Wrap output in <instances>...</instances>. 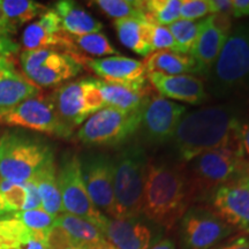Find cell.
<instances>
[{"instance_id": "obj_1", "label": "cell", "mask_w": 249, "mask_h": 249, "mask_svg": "<svg viewBox=\"0 0 249 249\" xmlns=\"http://www.w3.org/2000/svg\"><path fill=\"white\" fill-rule=\"evenodd\" d=\"M233 105H218L191 112L180 121L174 145L180 160L189 163L204 152L225 147H236L240 126Z\"/></svg>"}, {"instance_id": "obj_2", "label": "cell", "mask_w": 249, "mask_h": 249, "mask_svg": "<svg viewBox=\"0 0 249 249\" xmlns=\"http://www.w3.org/2000/svg\"><path fill=\"white\" fill-rule=\"evenodd\" d=\"M192 201L187 171L182 165L148 161L142 213L148 219L172 230Z\"/></svg>"}, {"instance_id": "obj_3", "label": "cell", "mask_w": 249, "mask_h": 249, "mask_svg": "<svg viewBox=\"0 0 249 249\" xmlns=\"http://www.w3.org/2000/svg\"><path fill=\"white\" fill-rule=\"evenodd\" d=\"M207 76L217 98L249 96V35L245 24L230 33Z\"/></svg>"}, {"instance_id": "obj_4", "label": "cell", "mask_w": 249, "mask_h": 249, "mask_svg": "<svg viewBox=\"0 0 249 249\" xmlns=\"http://www.w3.org/2000/svg\"><path fill=\"white\" fill-rule=\"evenodd\" d=\"M148 161L139 144L124 148L112 158L114 218H138L142 213Z\"/></svg>"}, {"instance_id": "obj_5", "label": "cell", "mask_w": 249, "mask_h": 249, "mask_svg": "<svg viewBox=\"0 0 249 249\" xmlns=\"http://www.w3.org/2000/svg\"><path fill=\"white\" fill-rule=\"evenodd\" d=\"M249 172L240 145L214 149L194 158L187 172L192 200L213 195L218 187Z\"/></svg>"}, {"instance_id": "obj_6", "label": "cell", "mask_w": 249, "mask_h": 249, "mask_svg": "<svg viewBox=\"0 0 249 249\" xmlns=\"http://www.w3.org/2000/svg\"><path fill=\"white\" fill-rule=\"evenodd\" d=\"M53 156L45 141L22 129L0 135V179L27 182Z\"/></svg>"}, {"instance_id": "obj_7", "label": "cell", "mask_w": 249, "mask_h": 249, "mask_svg": "<svg viewBox=\"0 0 249 249\" xmlns=\"http://www.w3.org/2000/svg\"><path fill=\"white\" fill-rule=\"evenodd\" d=\"M141 107L130 112L110 107L102 108L82 124L77 132V139L89 147L120 144L139 130Z\"/></svg>"}, {"instance_id": "obj_8", "label": "cell", "mask_w": 249, "mask_h": 249, "mask_svg": "<svg viewBox=\"0 0 249 249\" xmlns=\"http://www.w3.org/2000/svg\"><path fill=\"white\" fill-rule=\"evenodd\" d=\"M1 126L23 128L67 139L73 134L59 117L51 97L28 98L12 107L0 108Z\"/></svg>"}, {"instance_id": "obj_9", "label": "cell", "mask_w": 249, "mask_h": 249, "mask_svg": "<svg viewBox=\"0 0 249 249\" xmlns=\"http://www.w3.org/2000/svg\"><path fill=\"white\" fill-rule=\"evenodd\" d=\"M57 176L64 213L83 218L101 230L107 216L90 200L81 172L80 156L76 152L66 151L62 155Z\"/></svg>"}, {"instance_id": "obj_10", "label": "cell", "mask_w": 249, "mask_h": 249, "mask_svg": "<svg viewBox=\"0 0 249 249\" xmlns=\"http://www.w3.org/2000/svg\"><path fill=\"white\" fill-rule=\"evenodd\" d=\"M50 97L60 119L73 132L92 114L107 107L96 79L92 77L65 83Z\"/></svg>"}, {"instance_id": "obj_11", "label": "cell", "mask_w": 249, "mask_h": 249, "mask_svg": "<svg viewBox=\"0 0 249 249\" xmlns=\"http://www.w3.org/2000/svg\"><path fill=\"white\" fill-rule=\"evenodd\" d=\"M234 231L213 210L204 207L189 208L180 222L181 239L187 249H213Z\"/></svg>"}, {"instance_id": "obj_12", "label": "cell", "mask_w": 249, "mask_h": 249, "mask_svg": "<svg viewBox=\"0 0 249 249\" xmlns=\"http://www.w3.org/2000/svg\"><path fill=\"white\" fill-rule=\"evenodd\" d=\"M185 112L183 105L150 93L142 104L139 130L149 143L161 144L174 138Z\"/></svg>"}, {"instance_id": "obj_13", "label": "cell", "mask_w": 249, "mask_h": 249, "mask_svg": "<svg viewBox=\"0 0 249 249\" xmlns=\"http://www.w3.org/2000/svg\"><path fill=\"white\" fill-rule=\"evenodd\" d=\"M83 182L90 200L105 216L114 218L112 158L105 154H87L80 157Z\"/></svg>"}, {"instance_id": "obj_14", "label": "cell", "mask_w": 249, "mask_h": 249, "mask_svg": "<svg viewBox=\"0 0 249 249\" xmlns=\"http://www.w3.org/2000/svg\"><path fill=\"white\" fill-rule=\"evenodd\" d=\"M211 203L224 222L249 234V172L218 187L211 195Z\"/></svg>"}, {"instance_id": "obj_15", "label": "cell", "mask_w": 249, "mask_h": 249, "mask_svg": "<svg viewBox=\"0 0 249 249\" xmlns=\"http://www.w3.org/2000/svg\"><path fill=\"white\" fill-rule=\"evenodd\" d=\"M24 51L31 50H55L75 58L81 57L71 37L62 30L60 18L53 8L44 12L38 20L26 27L22 34Z\"/></svg>"}, {"instance_id": "obj_16", "label": "cell", "mask_w": 249, "mask_h": 249, "mask_svg": "<svg viewBox=\"0 0 249 249\" xmlns=\"http://www.w3.org/2000/svg\"><path fill=\"white\" fill-rule=\"evenodd\" d=\"M81 65H87L96 75L108 83H117L132 88H149L147 68L143 61L136 59L112 55L107 58L91 59L82 57Z\"/></svg>"}, {"instance_id": "obj_17", "label": "cell", "mask_w": 249, "mask_h": 249, "mask_svg": "<svg viewBox=\"0 0 249 249\" xmlns=\"http://www.w3.org/2000/svg\"><path fill=\"white\" fill-rule=\"evenodd\" d=\"M231 31V18L210 15L209 23L202 31L191 54L197 64L200 74H209Z\"/></svg>"}, {"instance_id": "obj_18", "label": "cell", "mask_w": 249, "mask_h": 249, "mask_svg": "<svg viewBox=\"0 0 249 249\" xmlns=\"http://www.w3.org/2000/svg\"><path fill=\"white\" fill-rule=\"evenodd\" d=\"M148 80L160 95L166 99H176L193 105L207 101L204 83L197 76L148 73Z\"/></svg>"}, {"instance_id": "obj_19", "label": "cell", "mask_w": 249, "mask_h": 249, "mask_svg": "<svg viewBox=\"0 0 249 249\" xmlns=\"http://www.w3.org/2000/svg\"><path fill=\"white\" fill-rule=\"evenodd\" d=\"M104 239L117 249H148L151 231L138 218H105L101 227Z\"/></svg>"}, {"instance_id": "obj_20", "label": "cell", "mask_w": 249, "mask_h": 249, "mask_svg": "<svg viewBox=\"0 0 249 249\" xmlns=\"http://www.w3.org/2000/svg\"><path fill=\"white\" fill-rule=\"evenodd\" d=\"M39 95V87L18 73L12 59L0 60V108L12 107Z\"/></svg>"}, {"instance_id": "obj_21", "label": "cell", "mask_w": 249, "mask_h": 249, "mask_svg": "<svg viewBox=\"0 0 249 249\" xmlns=\"http://www.w3.org/2000/svg\"><path fill=\"white\" fill-rule=\"evenodd\" d=\"M83 66L67 53L52 51L44 64L38 70L27 74V77L37 87H55L79 75Z\"/></svg>"}, {"instance_id": "obj_22", "label": "cell", "mask_w": 249, "mask_h": 249, "mask_svg": "<svg viewBox=\"0 0 249 249\" xmlns=\"http://www.w3.org/2000/svg\"><path fill=\"white\" fill-rule=\"evenodd\" d=\"M42 208L40 198L33 182H12L0 180V219L20 211Z\"/></svg>"}, {"instance_id": "obj_23", "label": "cell", "mask_w": 249, "mask_h": 249, "mask_svg": "<svg viewBox=\"0 0 249 249\" xmlns=\"http://www.w3.org/2000/svg\"><path fill=\"white\" fill-rule=\"evenodd\" d=\"M29 181L35 185L40 198L42 209L45 213L54 218L64 213L58 183L57 165L53 156L45 161V164L34 174Z\"/></svg>"}, {"instance_id": "obj_24", "label": "cell", "mask_w": 249, "mask_h": 249, "mask_svg": "<svg viewBox=\"0 0 249 249\" xmlns=\"http://www.w3.org/2000/svg\"><path fill=\"white\" fill-rule=\"evenodd\" d=\"M117 35L121 44L132 50L134 53L148 57L152 52V23L145 17L127 18L114 21Z\"/></svg>"}, {"instance_id": "obj_25", "label": "cell", "mask_w": 249, "mask_h": 249, "mask_svg": "<svg viewBox=\"0 0 249 249\" xmlns=\"http://www.w3.org/2000/svg\"><path fill=\"white\" fill-rule=\"evenodd\" d=\"M53 9L60 18L62 30L67 35L82 36L99 33L103 29L101 21L71 0H61L55 2Z\"/></svg>"}, {"instance_id": "obj_26", "label": "cell", "mask_w": 249, "mask_h": 249, "mask_svg": "<svg viewBox=\"0 0 249 249\" xmlns=\"http://www.w3.org/2000/svg\"><path fill=\"white\" fill-rule=\"evenodd\" d=\"M147 73H163L166 75H192L200 74L197 64L189 54L161 50L151 52L143 61Z\"/></svg>"}, {"instance_id": "obj_27", "label": "cell", "mask_w": 249, "mask_h": 249, "mask_svg": "<svg viewBox=\"0 0 249 249\" xmlns=\"http://www.w3.org/2000/svg\"><path fill=\"white\" fill-rule=\"evenodd\" d=\"M105 105L121 111H135L142 107L144 99L150 95L151 88L139 89L117 83H108L103 80H96Z\"/></svg>"}, {"instance_id": "obj_28", "label": "cell", "mask_w": 249, "mask_h": 249, "mask_svg": "<svg viewBox=\"0 0 249 249\" xmlns=\"http://www.w3.org/2000/svg\"><path fill=\"white\" fill-rule=\"evenodd\" d=\"M55 226L64 230L71 244L85 249H95L105 240L101 230L88 220L74 214L62 213L55 217Z\"/></svg>"}, {"instance_id": "obj_29", "label": "cell", "mask_w": 249, "mask_h": 249, "mask_svg": "<svg viewBox=\"0 0 249 249\" xmlns=\"http://www.w3.org/2000/svg\"><path fill=\"white\" fill-rule=\"evenodd\" d=\"M1 8L9 28L17 34L18 29L48 11L45 6L33 0H4Z\"/></svg>"}, {"instance_id": "obj_30", "label": "cell", "mask_w": 249, "mask_h": 249, "mask_svg": "<svg viewBox=\"0 0 249 249\" xmlns=\"http://www.w3.org/2000/svg\"><path fill=\"white\" fill-rule=\"evenodd\" d=\"M209 21L210 15L198 21H187L179 18L178 21L167 27L176 39L180 53L192 54L198 37L204 30V28L208 26Z\"/></svg>"}, {"instance_id": "obj_31", "label": "cell", "mask_w": 249, "mask_h": 249, "mask_svg": "<svg viewBox=\"0 0 249 249\" xmlns=\"http://www.w3.org/2000/svg\"><path fill=\"white\" fill-rule=\"evenodd\" d=\"M181 0H147L143 9L147 20L157 26H170L180 18Z\"/></svg>"}, {"instance_id": "obj_32", "label": "cell", "mask_w": 249, "mask_h": 249, "mask_svg": "<svg viewBox=\"0 0 249 249\" xmlns=\"http://www.w3.org/2000/svg\"><path fill=\"white\" fill-rule=\"evenodd\" d=\"M93 4L114 21L127 18L145 17L143 1L140 0H96Z\"/></svg>"}, {"instance_id": "obj_33", "label": "cell", "mask_w": 249, "mask_h": 249, "mask_svg": "<svg viewBox=\"0 0 249 249\" xmlns=\"http://www.w3.org/2000/svg\"><path fill=\"white\" fill-rule=\"evenodd\" d=\"M71 37L77 50H82V51L91 55L103 57V55H113L119 53V51L111 44L110 39L107 38L105 34L95 33Z\"/></svg>"}, {"instance_id": "obj_34", "label": "cell", "mask_w": 249, "mask_h": 249, "mask_svg": "<svg viewBox=\"0 0 249 249\" xmlns=\"http://www.w3.org/2000/svg\"><path fill=\"white\" fill-rule=\"evenodd\" d=\"M12 216L17 218L20 222H22L28 229L45 235L49 234L52 227L54 226L55 222V218L52 217L48 213H45L42 208L34 210L20 211V213L12 214Z\"/></svg>"}, {"instance_id": "obj_35", "label": "cell", "mask_w": 249, "mask_h": 249, "mask_svg": "<svg viewBox=\"0 0 249 249\" xmlns=\"http://www.w3.org/2000/svg\"><path fill=\"white\" fill-rule=\"evenodd\" d=\"M151 48L152 52L161 51V50H170V51L179 52L176 39H174L169 28L164 26H157V24H152Z\"/></svg>"}, {"instance_id": "obj_36", "label": "cell", "mask_w": 249, "mask_h": 249, "mask_svg": "<svg viewBox=\"0 0 249 249\" xmlns=\"http://www.w3.org/2000/svg\"><path fill=\"white\" fill-rule=\"evenodd\" d=\"M207 14H210L208 0H181V6H180L181 20L197 21Z\"/></svg>"}, {"instance_id": "obj_37", "label": "cell", "mask_w": 249, "mask_h": 249, "mask_svg": "<svg viewBox=\"0 0 249 249\" xmlns=\"http://www.w3.org/2000/svg\"><path fill=\"white\" fill-rule=\"evenodd\" d=\"M210 14L232 17V0H208Z\"/></svg>"}, {"instance_id": "obj_38", "label": "cell", "mask_w": 249, "mask_h": 249, "mask_svg": "<svg viewBox=\"0 0 249 249\" xmlns=\"http://www.w3.org/2000/svg\"><path fill=\"white\" fill-rule=\"evenodd\" d=\"M18 46L11 37L0 36V60L4 59H12L14 54L18 52Z\"/></svg>"}, {"instance_id": "obj_39", "label": "cell", "mask_w": 249, "mask_h": 249, "mask_svg": "<svg viewBox=\"0 0 249 249\" xmlns=\"http://www.w3.org/2000/svg\"><path fill=\"white\" fill-rule=\"evenodd\" d=\"M238 141L244 155L249 157V121L241 123L238 129Z\"/></svg>"}, {"instance_id": "obj_40", "label": "cell", "mask_w": 249, "mask_h": 249, "mask_svg": "<svg viewBox=\"0 0 249 249\" xmlns=\"http://www.w3.org/2000/svg\"><path fill=\"white\" fill-rule=\"evenodd\" d=\"M232 17H249V0H232Z\"/></svg>"}, {"instance_id": "obj_41", "label": "cell", "mask_w": 249, "mask_h": 249, "mask_svg": "<svg viewBox=\"0 0 249 249\" xmlns=\"http://www.w3.org/2000/svg\"><path fill=\"white\" fill-rule=\"evenodd\" d=\"M213 249H249V238L248 236H239L229 240L226 244Z\"/></svg>"}, {"instance_id": "obj_42", "label": "cell", "mask_w": 249, "mask_h": 249, "mask_svg": "<svg viewBox=\"0 0 249 249\" xmlns=\"http://www.w3.org/2000/svg\"><path fill=\"white\" fill-rule=\"evenodd\" d=\"M11 35H14V34L9 28L7 21H6L4 12H2L1 8V0H0V36L9 37Z\"/></svg>"}, {"instance_id": "obj_43", "label": "cell", "mask_w": 249, "mask_h": 249, "mask_svg": "<svg viewBox=\"0 0 249 249\" xmlns=\"http://www.w3.org/2000/svg\"><path fill=\"white\" fill-rule=\"evenodd\" d=\"M150 249H176V245L171 239H163V240L156 242Z\"/></svg>"}, {"instance_id": "obj_44", "label": "cell", "mask_w": 249, "mask_h": 249, "mask_svg": "<svg viewBox=\"0 0 249 249\" xmlns=\"http://www.w3.org/2000/svg\"><path fill=\"white\" fill-rule=\"evenodd\" d=\"M95 249H117V248L113 247L111 244H108L107 240H104L102 244H99Z\"/></svg>"}, {"instance_id": "obj_45", "label": "cell", "mask_w": 249, "mask_h": 249, "mask_svg": "<svg viewBox=\"0 0 249 249\" xmlns=\"http://www.w3.org/2000/svg\"><path fill=\"white\" fill-rule=\"evenodd\" d=\"M64 249H85V248H81V247H77V246H75V245H71V246H68V247H66V248H64Z\"/></svg>"}, {"instance_id": "obj_46", "label": "cell", "mask_w": 249, "mask_h": 249, "mask_svg": "<svg viewBox=\"0 0 249 249\" xmlns=\"http://www.w3.org/2000/svg\"><path fill=\"white\" fill-rule=\"evenodd\" d=\"M245 26H246V29H247V33H248V35H249V22L247 24H245Z\"/></svg>"}, {"instance_id": "obj_47", "label": "cell", "mask_w": 249, "mask_h": 249, "mask_svg": "<svg viewBox=\"0 0 249 249\" xmlns=\"http://www.w3.org/2000/svg\"><path fill=\"white\" fill-rule=\"evenodd\" d=\"M0 180H1V179H0Z\"/></svg>"}]
</instances>
